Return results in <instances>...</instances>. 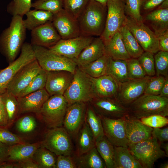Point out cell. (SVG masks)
<instances>
[{
	"instance_id": "cell-27",
	"label": "cell",
	"mask_w": 168,
	"mask_h": 168,
	"mask_svg": "<svg viewBox=\"0 0 168 168\" xmlns=\"http://www.w3.org/2000/svg\"><path fill=\"white\" fill-rule=\"evenodd\" d=\"M74 156H79L95 147V140L91 129L85 121L78 133Z\"/></svg>"
},
{
	"instance_id": "cell-2",
	"label": "cell",
	"mask_w": 168,
	"mask_h": 168,
	"mask_svg": "<svg viewBox=\"0 0 168 168\" xmlns=\"http://www.w3.org/2000/svg\"><path fill=\"white\" fill-rule=\"evenodd\" d=\"M107 14L106 5L89 0L77 19L81 35L100 36L104 29Z\"/></svg>"
},
{
	"instance_id": "cell-30",
	"label": "cell",
	"mask_w": 168,
	"mask_h": 168,
	"mask_svg": "<svg viewBox=\"0 0 168 168\" xmlns=\"http://www.w3.org/2000/svg\"><path fill=\"white\" fill-rule=\"evenodd\" d=\"M75 157L77 168H106L96 147L79 156Z\"/></svg>"
},
{
	"instance_id": "cell-53",
	"label": "cell",
	"mask_w": 168,
	"mask_h": 168,
	"mask_svg": "<svg viewBox=\"0 0 168 168\" xmlns=\"http://www.w3.org/2000/svg\"><path fill=\"white\" fill-rule=\"evenodd\" d=\"M156 36L158 40L159 51L168 52V30Z\"/></svg>"
},
{
	"instance_id": "cell-9",
	"label": "cell",
	"mask_w": 168,
	"mask_h": 168,
	"mask_svg": "<svg viewBox=\"0 0 168 168\" xmlns=\"http://www.w3.org/2000/svg\"><path fill=\"white\" fill-rule=\"evenodd\" d=\"M107 14L104 30L100 36L104 44L119 31L124 25L125 4L123 0H108Z\"/></svg>"
},
{
	"instance_id": "cell-32",
	"label": "cell",
	"mask_w": 168,
	"mask_h": 168,
	"mask_svg": "<svg viewBox=\"0 0 168 168\" xmlns=\"http://www.w3.org/2000/svg\"><path fill=\"white\" fill-rule=\"evenodd\" d=\"M109 57L105 54L103 56L80 68L91 77L96 78L108 74Z\"/></svg>"
},
{
	"instance_id": "cell-52",
	"label": "cell",
	"mask_w": 168,
	"mask_h": 168,
	"mask_svg": "<svg viewBox=\"0 0 168 168\" xmlns=\"http://www.w3.org/2000/svg\"><path fill=\"white\" fill-rule=\"evenodd\" d=\"M152 135L156 138L159 142H164L168 141V128H153Z\"/></svg>"
},
{
	"instance_id": "cell-46",
	"label": "cell",
	"mask_w": 168,
	"mask_h": 168,
	"mask_svg": "<svg viewBox=\"0 0 168 168\" xmlns=\"http://www.w3.org/2000/svg\"><path fill=\"white\" fill-rule=\"evenodd\" d=\"M137 59L147 76L152 77L156 75L154 55L144 51Z\"/></svg>"
},
{
	"instance_id": "cell-47",
	"label": "cell",
	"mask_w": 168,
	"mask_h": 168,
	"mask_svg": "<svg viewBox=\"0 0 168 168\" xmlns=\"http://www.w3.org/2000/svg\"><path fill=\"white\" fill-rule=\"evenodd\" d=\"M126 61L129 79H140L147 76L137 58H131Z\"/></svg>"
},
{
	"instance_id": "cell-55",
	"label": "cell",
	"mask_w": 168,
	"mask_h": 168,
	"mask_svg": "<svg viewBox=\"0 0 168 168\" xmlns=\"http://www.w3.org/2000/svg\"><path fill=\"white\" fill-rule=\"evenodd\" d=\"M14 163V168H39L32 158Z\"/></svg>"
},
{
	"instance_id": "cell-16",
	"label": "cell",
	"mask_w": 168,
	"mask_h": 168,
	"mask_svg": "<svg viewBox=\"0 0 168 168\" xmlns=\"http://www.w3.org/2000/svg\"><path fill=\"white\" fill-rule=\"evenodd\" d=\"M104 135L114 146L128 148L125 117L117 119L100 116Z\"/></svg>"
},
{
	"instance_id": "cell-48",
	"label": "cell",
	"mask_w": 168,
	"mask_h": 168,
	"mask_svg": "<svg viewBox=\"0 0 168 168\" xmlns=\"http://www.w3.org/2000/svg\"><path fill=\"white\" fill-rule=\"evenodd\" d=\"M142 0H126L125 12L128 16L137 21H142L140 13Z\"/></svg>"
},
{
	"instance_id": "cell-56",
	"label": "cell",
	"mask_w": 168,
	"mask_h": 168,
	"mask_svg": "<svg viewBox=\"0 0 168 168\" xmlns=\"http://www.w3.org/2000/svg\"><path fill=\"white\" fill-rule=\"evenodd\" d=\"M165 0H142V5L146 10L152 9L160 5Z\"/></svg>"
},
{
	"instance_id": "cell-19",
	"label": "cell",
	"mask_w": 168,
	"mask_h": 168,
	"mask_svg": "<svg viewBox=\"0 0 168 168\" xmlns=\"http://www.w3.org/2000/svg\"><path fill=\"white\" fill-rule=\"evenodd\" d=\"M45 89L50 96L63 95L71 83L74 74L66 71L47 72Z\"/></svg>"
},
{
	"instance_id": "cell-59",
	"label": "cell",
	"mask_w": 168,
	"mask_h": 168,
	"mask_svg": "<svg viewBox=\"0 0 168 168\" xmlns=\"http://www.w3.org/2000/svg\"><path fill=\"white\" fill-rule=\"evenodd\" d=\"M13 162L5 161L0 164V168H14Z\"/></svg>"
},
{
	"instance_id": "cell-6",
	"label": "cell",
	"mask_w": 168,
	"mask_h": 168,
	"mask_svg": "<svg viewBox=\"0 0 168 168\" xmlns=\"http://www.w3.org/2000/svg\"><path fill=\"white\" fill-rule=\"evenodd\" d=\"M63 95L68 105L77 102H90L95 98L91 77L77 67L71 83Z\"/></svg>"
},
{
	"instance_id": "cell-38",
	"label": "cell",
	"mask_w": 168,
	"mask_h": 168,
	"mask_svg": "<svg viewBox=\"0 0 168 168\" xmlns=\"http://www.w3.org/2000/svg\"><path fill=\"white\" fill-rule=\"evenodd\" d=\"M0 97L7 113L9 127L12 124L19 114V104L17 98L6 91L0 95Z\"/></svg>"
},
{
	"instance_id": "cell-49",
	"label": "cell",
	"mask_w": 168,
	"mask_h": 168,
	"mask_svg": "<svg viewBox=\"0 0 168 168\" xmlns=\"http://www.w3.org/2000/svg\"><path fill=\"white\" fill-rule=\"evenodd\" d=\"M140 120L144 124L152 128H161L168 124L167 117L158 114L142 118Z\"/></svg>"
},
{
	"instance_id": "cell-34",
	"label": "cell",
	"mask_w": 168,
	"mask_h": 168,
	"mask_svg": "<svg viewBox=\"0 0 168 168\" xmlns=\"http://www.w3.org/2000/svg\"><path fill=\"white\" fill-rule=\"evenodd\" d=\"M119 31L125 48L131 58H138L144 51L133 35L124 24Z\"/></svg>"
},
{
	"instance_id": "cell-45",
	"label": "cell",
	"mask_w": 168,
	"mask_h": 168,
	"mask_svg": "<svg viewBox=\"0 0 168 168\" xmlns=\"http://www.w3.org/2000/svg\"><path fill=\"white\" fill-rule=\"evenodd\" d=\"M166 78L161 76L150 77L147 83L144 94L154 96L159 95Z\"/></svg>"
},
{
	"instance_id": "cell-42",
	"label": "cell",
	"mask_w": 168,
	"mask_h": 168,
	"mask_svg": "<svg viewBox=\"0 0 168 168\" xmlns=\"http://www.w3.org/2000/svg\"><path fill=\"white\" fill-rule=\"evenodd\" d=\"M31 7L54 14L63 9V0H36L32 3Z\"/></svg>"
},
{
	"instance_id": "cell-41",
	"label": "cell",
	"mask_w": 168,
	"mask_h": 168,
	"mask_svg": "<svg viewBox=\"0 0 168 168\" xmlns=\"http://www.w3.org/2000/svg\"><path fill=\"white\" fill-rule=\"evenodd\" d=\"M89 0H63V8L77 20L86 6Z\"/></svg>"
},
{
	"instance_id": "cell-28",
	"label": "cell",
	"mask_w": 168,
	"mask_h": 168,
	"mask_svg": "<svg viewBox=\"0 0 168 168\" xmlns=\"http://www.w3.org/2000/svg\"><path fill=\"white\" fill-rule=\"evenodd\" d=\"M114 168H143L126 147L114 146Z\"/></svg>"
},
{
	"instance_id": "cell-24",
	"label": "cell",
	"mask_w": 168,
	"mask_h": 168,
	"mask_svg": "<svg viewBox=\"0 0 168 168\" xmlns=\"http://www.w3.org/2000/svg\"><path fill=\"white\" fill-rule=\"evenodd\" d=\"M105 54L103 41L100 36L94 37L91 42L82 51L75 61L78 68H81L95 61Z\"/></svg>"
},
{
	"instance_id": "cell-26",
	"label": "cell",
	"mask_w": 168,
	"mask_h": 168,
	"mask_svg": "<svg viewBox=\"0 0 168 168\" xmlns=\"http://www.w3.org/2000/svg\"><path fill=\"white\" fill-rule=\"evenodd\" d=\"M105 45V54L113 59L127 60L131 58L125 48L119 31Z\"/></svg>"
},
{
	"instance_id": "cell-4",
	"label": "cell",
	"mask_w": 168,
	"mask_h": 168,
	"mask_svg": "<svg viewBox=\"0 0 168 168\" xmlns=\"http://www.w3.org/2000/svg\"><path fill=\"white\" fill-rule=\"evenodd\" d=\"M68 106L63 95L50 96L36 114L49 128L62 127Z\"/></svg>"
},
{
	"instance_id": "cell-39",
	"label": "cell",
	"mask_w": 168,
	"mask_h": 168,
	"mask_svg": "<svg viewBox=\"0 0 168 168\" xmlns=\"http://www.w3.org/2000/svg\"><path fill=\"white\" fill-rule=\"evenodd\" d=\"M47 72L43 69L30 82L27 87L19 94L17 97L23 96L31 93L45 88Z\"/></svg>"
},
{
	"instance_id": "cell-51",
	"label": "cell",
	"mask_w": 168,
	"mask_h": 168,
	"mask_svg": "<svg viewBox=\"0 0 168 168\" xmlns=\"http://www.w3.org/2000/svg\"><path fill=\"white\" fill-rule=\"evenodd\" d=\"M56 168H77L75 156H57Z\"/></svg>"
},
{
	"instance_id": "cell-20",
	"label": "cell",
	"mask_w": 168,
	"mask_h": 168,
	"mask_svg": "<svg viewBox=\"0 0 168 168\" xmlns=\"http://www.w3.org/2000/svg\"><path fill=\"white\" fill-rule=\"evenodd\" d=\"M61 38L49 21L31 30V44L48 48L57 43Z\"/></svg>"
},
{
	"instance_id": "cell-31",
	"label": "cell",
	"mask_w": 168,
	"mask_h": 168,
	"mask_svg": "<svg viewBox=\"0 0 168 168\" xmlns=\"http://www.w3.org/2000/svg\"><path fill=\"white\" fill-rule=\"evenodd\" d=\"M146 19L151 23L156 35L168 30V9L155 10L147 15Z\"/></svg>"
},
{
	"instance_id": "cell-7",
	"label": "cell",
	"mask_w": 168,
	"mask_h": 168,
	"mask_svg": "<svg viewBox=\"0 0 168 168\" xmlns=\"http://www.w3.org/2000/svg\"><path fill=\"white\" fill-rule=\"evenodd\" d=\"M143 168H153L159 159L166 156L157 140L152 136L128 148Z\"/></svg>"
},
{
	"instance_id": "cell-15",
	"label": "cell",
	"mask_w": 168,
	"mask_h": 168,
	"mask_svg": "<svg viewBox=\"0 0 168 168\" xmlns=\"http://www.w3.org/2000/svg\"><path fill=\"white\" fill-rule=\"evenodd\" d=\"M89 102L100 116L117 119L128 115L127 107L115 98H94Z\"/></svg>"
},
{
	"instance_id": "cell-58",
	"label": "cell",
	"mask_w": 168,
	"mask_h": 168,
	"mask_svg": "<svg viewBox=\"0 0 168 168\" xmlns=\"http://www.w3.org/2000/svg\"><path fill=\"white\" fill-rule=\"evenodd\" d=\"M160 96L168 98V77H166L161 88Z\"/></svg>"
},
{
	"instance_id": "cell-36",
	"label": "cell",
	"mask_w": 168,
	"mask_h": 168,
	"mask_svg": "<svg viewBox=\"0 0 168 168\" xmlns=\"http://www.w3.org/2000/svg\"><path fill=\"white\" fill-rule=\"evenodd\" d=\"M108 74L119 83L128 80L126 60L113 59L109 57Z\"/></svg>"
},
{
	"instance_id": "cell-17",
	"label": "cell",
	"mask_w": 168,
	"mask_h": 168,
	"mask_svg": "<svg viewBox=\"0 0 168 168\" xmlns=\"http://www.w3.org/2000/svg\"><path fill=\"white\" fill-rule=\"evenodd\" d=\"M87 103L76 102L69 105L67 109L63 127L75 140L85 121Z\"/></svg>"
},
{
	"instance_id": "cell-43",
	"label": "cell",
	"mask_w": 168,
	"mask_h": 168,
	"mask_svg": "<svg viewBox=\"0 0 168 168\" xmlns=\"http://www.w3.org/2000/svg\"><path fill=\"white\" fill-rule=\"evenodd\" d=\"M154 57L156 76L168 77V52L159 51Z\"/></svg>"
},
{
	"instance_id": "cell-21",
	"label": "cell",
	"mask_w": 168,
	"mask_h": 168,
	"mask_svg": "<svg viewBox=\"0 0 168 168\" xmlns=\"http://www.w3.org/2000/svg\"><path fill=\"white\" fill-rule=\"evenodd\" d=\"M125 118L128 147L152 136L153 128L144 124L140 119L129 115L126 116Z\"/></svg>"
},
{
	"instance_id": "cell-12",
	"label": "cell",
	"mask_w": 168,
	"mask_h": 168,
	"mask_svg": "<svg viewBox=\"0 0 168 168\" xmlns=\"http://www.w3.org/2000/svg\"><path fill=\"white\" fill-rule=\"evenodd\" d=\"M95 37L81 35L71 39H61L48 48L56 54L75 61L82 51L92 41Z\"/></svg>"
},
{
	"instance_id": "cell-40",
	"label": "cell",
	"mask_w": 168,
	"mask_h": 168,
	"mask_svg": "<svg viewBox=\"0 0 168 168\" xmlns=\"http://www.w3.org/2000/svg\"><path fill=\"white\" fill-rule=\"evenodd\" d=\"M32 0H12L7 7V12L12 16L23 17L31 7Z\"/></svg>"
},
{
	"instance_id": "cell-33",
	"label": "cell",
	"mask_w": 168,
	"mask_h": 168,
	"mask_svg": "<svg viewBox=\"0 0 168 168\" xmlns=\"http://www.w3.org/2000/svg\"><path fill=\"white\" fill-rule=\"evenodd\" d=\"M95 147L104 162L106 167L114 168V146L104 135L96 141Z\"/></svg>"
},
{
	"instance_id": "cell-54",
	"label": "cell",
	"mask_w": 168,
	"mask_h": 168,
	"mask_svg": "<svg viewBox=\"0 0 168 168\" xmlns=\"http://www.w3.org/2000/svg\"><path fill=\"white\" fill-rule=\"evenodd\" d=\"M0 127L7 128L8 118L6 110L0 97Z\"/></svg>"
},
{
	"instance_id": "cell-23",
	"label": "cell",
	"mask_w": 168,
	"mask_h": 168,
	"mask_svg": "<svg viewBox=\"0 0 168 168\" xmlns=\"http://www.w3.org/2000/svg\"><path fill=\"white\" fill-rule=\"evenodd\" d=\"M91 79L95 98L116 97L119 83L110 75L96 78L91 77Z\"/></svg>"
},
{
	"instance_id": "cell-63",
	"label": "cell",
	"mask_w": 168,
	"mask_h": 168,
	"mask_svg": "<svg viewBox=\"0 0 168 168\" xmlns=\"http://www.w3.org/2000/svg\"><path fill=\"white\" fill-rule=\"evenodd\" d=\"M159 167L160 168H168V162H167L161 164Z\"/></svg>"
},
{
	"instance_id": "cell-61",
	"label": "cell",
	"mask_w": 168,
	"mask_h": 168,
	"mask_svg": "<svg viewBox=\"0 0 168 168\" xmlns=\"http://www.w3.org/2000/svg\"><path fill=\"white\" fill-rule=\"evenodd\" d=\"M159 8L168 9V0H165L161 4Z\"/></svg>"
},
{
	"instance_id": "cell-37",
	"label": "cell",
	"mask_w": 168,
	"mask_h": 168,
	"mask_svg": "<svg viewBox=\"0 0 168 168\" xmlns=\"http://www.w3.org/2000/svg\"><path fill=\"white\" fill-rule=\"evenodd\" d=\"M57 156L42 146L36 151L32 159L39 168H56Z\"/></svg>"
},
{
	"instance_id": "cell-35",
	"label": "cell",
	"mask_w": 168,
	"mask_h": 168,
	"mask_svg": "<svg viewBox=\"0 0 168 168\" xmlns=\"http://www.w3.org/2000/svg\"><path fill=\"white\" fill-rule=\"evenodd\" d=\"M85 120L93 133L95 141L104 136L100 118L88 102Z\"/></svg>"
},
{
	"instance_id": "cell-25",
	"label": "cell",
	"mask_w": 168,
	"mask_h": 168,
	"mask_svg": "<svg viewBox=\"0 0 168 168\" xmlns=\"http://www.w3.org/2000/svg\"><path fill=\"white\" fill-rule=\"evenodd\" d=\"M41 142L32 144L26 143L9 146L7 161L16 163L32 158L36 150L41 146Z\"/></svg>"
},
{
	"instance_id": "cell-8",
	"label": "cell",
	"mask_w": 168,
	"mask_h": 168,
	"mask_svg": "<svg viewBox=\"0 0 168 168\" xmlns=\"http://www.w3.org/2000/svg\"><path fill=\"white\" fill-rule=\"evenodd\" d=\"M71 138L63 126L49 128L41 141V146L56 156L72 155L73 147Z\"/></svg>"
},
{
	"instance_id": "cell-60",
	"label": "cell",
	"mask_w": 168,
	"mask_h": 168,
	"mask_svg": "<svg viewBox=\"0 0 168 168\" xmlns=\"http://www.w3.org/2000/svg\"><path fill=\"white\" fill-rule=\"evenodd\" d=\"M161 145V148H162L164 149L166 156H168V142L165 143L164 142H159Z\"/></svg>"
},
{
	"instance_id": "cell-44",
	"label": "cell",
	"mask_w": 168,
	"mask_h": 168,
	"mask_svg": "<svg viewBox=\"0 0 168 168\" xmlns=\"http://www.w3.org/2000/svg\"><path fill=\"white\" fill-rule=\"evenodd\" d=\"M16 128L19 132L29 133L34 131L37 127L35 118L31 115H26L20 118L16 124Z\"/></svg>"
},
{
	"instance_id": "cell-62",
	"label": "cell",
	"mask_w": 168,
	"mask_h": 168,
	"mask_svg": "<svg viewBox=\"0 0 168 168\" xmlns=\"http://www.w3.org/2000/svg\"><path fill=\"white\" fill-rule=\"evenodd\" d=\"M96 2L103 5H106L108 0H95Z\"/></svg>"
},
{
	"instance_id": "cell-13",
	"label": "cell",
	"mask_w": 168,
	"mask_h": 168,
	"mask_svg": "<svg viewBox=\"0 0 168 168\" xmlns=\"http://www.w3.org/2000/svg\"><path fill=\"white\" fill-rule=\"evenodd\" d=\"M150 77L146 76L140 79H129L119 83L115 98L127 107L144 94L147 83Z\"/></svg>"
},
{
	"instance_id": "cell-3",
	"label": "cell",
	"mask_w": 168,
	"mask_h": 168,
	"mask_svg": "<svg viewBox=\"0 0 168 168\" xmlns=\"http://www.w3.org/2000/svg\"><path fill=\"white\" fill-rule=\"evenodd\" d=\"M128 115L140 119L153 115H168V98L143 94L128 107Z\"/></svg>"
},
{
	"instance_id": "cell-50",
	"label": "cell",
	"mask_w": 168,
	"mask_h": 168,
	"mask_svg": "<svg viewBox=\"0 0 168 168\" xmlns=\"http://www.w3.org/2000/svg\"><path fill=\"white\" fill-rule=\"evenodd\" d=\"M0 142L8 146L25 143L18 136L12 133L7 128L0 127Z\"/></svg>"
},
{
	"instance_id": "cell-57",
	"label": "cell",
	"mask_w": 168,
	"mask_h": 168,
	"mask_svg": "<svg viewBox=\"0 0 168 168\" xmlns=\"http://www.w3.org/2000/svg\"><path fill=\"white\" fill-rule=\"evenodd\" d=\"M8 147L0 142V164L7 161Z\"/></svg>"
},
{
	"instance_id": "cell-22",
	"label": "cell",
	"mask_w": 168,
	"mask_h": 168,
	"mask_svg": "<svg viewBox=\"0 0 168 168\" xmlns=\"http://www.w3.org/2000/svg\"><path fill=\"white\" fill-rule=\"evenodd\" d=\"M45 88L17 97L19 104V113H38L50 97Z\"/></svg>"
},
{
	"instance_id": "cell-10",
	"label": "cell",
	"mask_w": 168,
	"mask_h": 168,
	"mask_svg": "<svg viewBox=\"0 0 168 168\" xmlns=\"http://www.w3.org/2000/svg\"><path fill=\"white\" fill-rule=\"evenodd\" d=\"M124 24L144 51L149 52L154 55L159 51L157 36L142 21H137L128 16H126Z\"/></svg>"
},
{
	"instance_id": "cell-14",
	"label": "cell",
	"mask_w": 168,
	"mask_h": 168,
	"mask_svg": "<svg viewBox=\"0 0 168 168\" xmlns=\"http://www.w3.org/2000/svg\"><path fill=\"white\" fill-rule=\"evenodd\" d=\"M42 69L36 59L25 65L11 81L6 91L17 97Z\"/></svg>"
},
{
	"instance_id": "cell-18",
	"label": "cell",
	"mask_w": 168,
	"mask_h": 168,
	"mask_svg": "<svg viewBox=\"0 0 168 168\" xmlns=\"http://www.w3.org/2000/svg\"><path fill=\"white\" fill-rule=\"evenodd\" d=\"M52 22L62 39H71L81 35L77 20L63 8L54 14Z\"/></svg>"
},
{
	"instance_id": "cell-11",
	"label": "cell",
	"mask_w": 168,
	"mask_h": 168,
	"mask_svg": "<svg viewBox=\"0 0 168 168\" xmlns=\"http://www.w3.org/2000/svg\"><path fill=\"white\" fill-rule=\"evenodd\" d=\"M21 52L17 58L0 71V95L6 91L9 83L22 68L36 59L33 46L30 43H24Z\"/></svg>"
},
{
	"instance_id": "cell-29",
	"label": "cell",
	"mask_w": 168,
	"mask_h": 168,
	"mask_svg": "<svg viewBox=\"0 0 168 168\" xmlns=\"http://www.w3.org/2000/svg\"><path fill=\"white\" fill-rule=\"evenodd\" d=\"M26 18L23 20L26 29L31 30L47 22L52 21L54 14L49 12L35 9L30 10L26 14Z\"/></svg>"
},
{
	"instance_id": "cell-5",
	"label": "cell",
	"mask_w": 168,
	"mask_h": 168,
	"mask_svg": "<svg viewBox=\"0 0 168 168\" xmlns=\"http://www.w3.org/2000/svg\"><path fill=\"white\" fill-rule=\"evenodd\" d=\"M32 46L36 58L44 71H66L73 74L75 72L77 66L75 60L54 53L47 48Z\"/></svg>"
},
{
	"instance_id": "cell-1",
	"label": "cell",
	"mask_w": 168,
	"mask_h": 168,
	"mask_svg": "<svg viewBox=\"0 0 168 168\" xmlns=\"http://www.w3.org/2000/svg\"><path fill=\"white\" fill-rule=\"evenodd\" d=\"M26 29L23 17L13 16L9 26L0 36V50L10 63L16 58L26 38Z\"/></svg>"
}]
</instances>
